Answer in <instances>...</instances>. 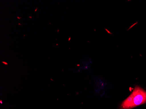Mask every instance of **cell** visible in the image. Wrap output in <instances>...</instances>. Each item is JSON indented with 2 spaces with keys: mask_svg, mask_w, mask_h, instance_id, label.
Masks as SVG:
<instances>
[{
  "mask_svg": "<svg viewBox=\"0 0 146 109\" xmlns=\"http://www.w3.org/2000/svg\"><path fill=\"white\" fill-rule=\"evenodd\" d=\"M146 103V91L139 87H136L131 95L120 106L121 109H130Z\"/></svg>",
  "mask_w": 146,
  "mask_h": 109,
  "instance_id": "obj_1",
  "label": "cell"
},
{
  "mask_svg": "<svg viewBox=\"0 0 146 109\" xmlns=\"http://www.w3.org/2000/svg\"><path fill=\"white\" fill-rule=\"evenodd\" d=\"M2 63H3L5 64V65H8V63H7L6 62H2Z\"/></svg>",
  "mask_w": 146,
  "mask_h": 109,
  "instance_id": "obj_2",
  "label": "cell"
},
{
  "mask_svg": "<svg viewBox=\"0 0 146 109\" xmlns=\"http://www.w3.org/2000/svg\"><path fill=\"white\" fill-rule=\"evenodd\" d=\"M0 104H3V102H2V100H0Z\"/></svg>",
  "mask_w": 146,
  "mask_h": 109,
  "instance_id": "obj_3",
  "label": "cell"
}]
</instances>
